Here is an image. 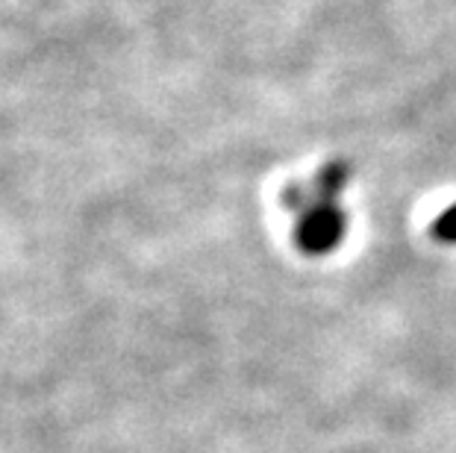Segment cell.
Returning <instances> with one entry per match:
<instances>
[{"label": "cell", "instance_id": "obj_3", "mask_svg": "<svg viewBox=\"0 0 456 453\" xmlns=\"http://www.w3.org/2000/svg\"><path fill=\"white\" fill-rule=\"evenodd\" d=\"M433 236L444 245H456V204H451L433 221Z\"/></svg>", "mask_w": 456, "mask_h": 453}, {"label": "cell", "instance_id": "obj_2", "mask_svg": "<svg viewBox=\"0 0 456 453\" xmlns=\"http://www.w3.org/2000/svg\"><path fill=\"white\" fill-rule=\"evenodd\" d=\"M351 182V166L342 159H333L318 171L315 180H313V191H315V200H324V204H338V195L347 189Z\"/></svg>", "mask_w": 456, "mask_h": 453}, {"label": "cell", "instance_id": "obj_1", "mask_svg": "<svg viewBox=\"0 0 456 453\" xmlns=\"http://www.w3.org/2000/svg\"><path fill=\"white\" fill-rule=\"evenodd\" d=\"M345 233H347V215L338 204L315 200L306 212L297 215V227H295L297 247L313 256H324L330 250H336L342 245Z\"/></svg>", "mask_w": 456, "mask_h": 453}]
</instances>
